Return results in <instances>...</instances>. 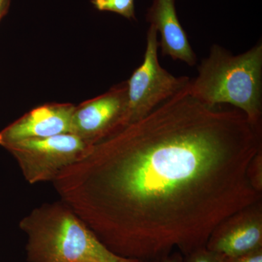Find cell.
<instances>
[{"label":"cell","mask_w":262,"mask_h":262,"mask_svg":"<svg viewBox=\"0 0 262 262\" xmlns=\"http://www.w3.org/2000/svg\"><path fill=\"white\" fill-rule=\"evenodd\" d=\"M261 149V130L242 112L208 106L187 86L91 146L52 182L115 254L187 256L206 247L223 221L261 201L248 177Z\"/></svg>","instance_id":"1"},{"label":"cell","mask_w":262,"mask_h":262,"mask_svg":"<svg viewBox=\"0 0 262 262\" xmlns=\"http://www.w3.org/2000/svg\"><path fill=\"white\" fill-rule=\"evenodd\" d=\"M27 237L29 262H136L106 248L60 200L34 208L19 222Z\"/></svg>","instance_id":"2"},{"label":"cell","mask_w":262,"mask_h":262,"mask_svg":"<svg viewBox=\"0 0 262 262\" xmlns=\"http://www.w3.org/2000/svg\"><path fill=\"white\" fill-rule=\"evenodd\" d=\"M189 94L210 106L229 105L239 110L261 130L262 42L233 56L217 45L198 67L188 85Z\"/></svg>","instance_id":"3"},{"label":"cell","mask_w":262,"mask_h":262,"mask_svg":"<svg viewBox=\"0 0 262 262\" xmlns=\"http://www.w3.org/2000/svg\"><path fill=\"white\" fill-rule=\"evenodd\" d=\"M158 34L156 29L150 25L144 61L127 80V104L124 127L146 116L190 82L189 77H175L160 66Z\"/></svg>","instance_id":"4"},{"label":"cell","mask_w":262,"mask_h":262,"mask_svg":"<svg viewBox=\"0 0 262 262\" xmlns=\"http://www.w3.org/2000/svg\"><path fill=\"white\" fill-rule=\"evenodd\" d=\"M92 146L75 134L28 139L5 148L29 184L53 182L62 170L82 158Z\"/></svg>","instance_id":"5"},{"label":"cell","mask_w":262,"mask_h":262,"mask_svg":"<svg viewBox=\"0 0 262 262\" xmlns=\"http://www.w3.org/2000/svg\"><path fill=\"white\" fill-rule=\"evenodd\" d=\"M127 104V81L104 94L76 105L71 134L93 146L125 126Z\"/></svg>","instance_id":"6"},{"label":"cell","mask_w":262,"mask_h":262,"mask_svg":"<svg viewBox=\"0 0 262 262\" xmlns=\"http://www.w3.org/2000/svg\"><path fill=\"white\" fill-rule=\"evenodd\" d=\"M206 248L217 258L239 256L262 248L261 201L237 212L217 226Z\"/></svg>","instance_id":"7"},{"label":"cell","mask_w":262,"mask_h":262,"mask_svg":"<svg viewBox=\"0 0 262 262\" xmlns=\"http://www.w3.org/2000/svg\"><path fill=\"white\" fill-rule=\"evenodd\" d=\"M75 106L50 103L33 108L0 131V146L6 148L18 141L71 133Z\"/></svg>","instance_id":"8"},{"label":"cell","mask_w":262,"mask_h":262,"mask_svg":"<svg viewBox=\"0 0 262 262\" xmlns=\"http://www.w3.org/2000/svg\"><path fill=\"white\" fill-rule=\"evenodd\" d=\"M176 1L153 0L146 13V20L160 33L159 47L163 56L192 67L196 63V56L179 21Z\"/></svg>","instance_id":"9"},{"label":"cell","mask_w":262,"mask_h":262,"mask_svg":"<svg viewBox=\"0 0 262 262\" xmlns=\"http://www.w3.org/2000/svg\"><path fill=\"white\" fill-rule=\"evenodd\" d=\"M98 11L112 12L128 20H136L134 0H91Z\"/></svg>","instance_id":"10"},{"label":"cell","mask_w":262,"mask_h":262,"mask_svg":"<svg viewBox=\"0 0 262 262\" xmlns=\"http://www.w3.org/2000/svg\"><path fill=\"white\" fill-rule=\"evenodd\" d=\"M248 177L253 189L262 193V149L258 151L250 163Z\"/></svg>","instance_id":"11"},{"label":"cell","mask_w":262,"mask_h":262,"mask_svg":"<svg viewBox=\"0 0 262 262\" xmlns=\"http://www.w3.org/2000/svg\"><path fill=\"white\" fill-rule=\"evenodd\" d=\"M185 256L184 262H219L216 256L206 247L199 248Z\"/></svg>","instance_id":"12"},{"label":"cell","mask_w":262,"mask_h":262,"mask_svg":"<svg viewBox=\"0 0 262 262\" xmlns=\"http://www.w3.org/2000/svg\"><path fill=\"white\" fill-rule=\"evenodd\" d=\"M217 258L219 262H262V248L239 256Z\"/></svg>","instance_id":"13"},{"label":"cell","mask_w":262,"mask_h":262,"mask_svg":"<svg viewBox=\"0 0 262 262\" xmlns=\"http://www.w3.org/2000/svg\"><path fill=\"white\" fill-rule=\"evenodd\" d=\"M136 262H184L181 255L178 253H172L166 257L158 258V259L149 260V261H139Z\"/></svg>","instance_id":"14"},{"label":"cell","mask_w":262,"mask_h":262,"mask_svg":"<svg viewBox=\"0 0 262 262\" xmlns=\"http://www.w3.org/2000/svg\"><path fill=\"white\" fill-rule=\"evenodd\" d=\"M12 0H0V21L8 13Z\"/></svg>","instance_id":"15"},{"label":"cell","mask_w":262,"mask_h":262,"mask_svg":"<svg viewBox=\"0 0 262 262\" xmlns=\"http://www.w3.org/2000/svg\"><path fill=\"white\" fill-rule=\"evenodd\" d=\"M84 262H90V261H84Z\"/></svg>","instance_id":"16"}]
</instances>
